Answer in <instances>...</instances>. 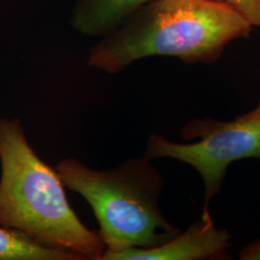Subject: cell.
Segmentation results:
<instances>
[{
	"label": "cell",
	"mask_w": 260,
	"mask_h": 260,
	"mask_svg": "<svg viewBox=\"0 0 260 260\" xmlns=\"http://www.w3.org/2000/svg\"><path fill=\"white\" fill-rule=\"evenodd\" d=\"M251 26L221 0H153L121 31L93 47L89 65L108 74L151 56L210 64Z\"/></svg>",
	"instance_id": "1"
},
{
	"label": "cell",
	"mask_w": 260,
	"mask_h": 260,
	"mask_svg": "<svg viewBox=\"0 0 260 260\" xmlns=\"http://www.w3.org/2000/svg\"><path fill=\"white\" fill-rule=\"evenodd\" d=\"M0 224L83 260H101L105 247L69 204L56 170L32 149L19 119L0 118Z\"/></svg>",
	"instance_id": "2"
},
{
	"label": "cell",
	"mask_w": 260,
	"mask_h": 260,
	"mask_svg": "<svg viewBox=\"0 0 260 260\" xmlns=\"http://www.w3.org/2000/svg\"><path fill=\"white\" fill-rule=\"evenodd\" d=\"M56 172L65 187L91 206L105 247L101 260L132 248H153L180 233L163 214L164 179L145 155L103 171L65 158Z\"/></svg>",
	"instance_id": "3"
},
{
	"label": "cell",
	"mask_w": 260,
	"mask_h": 260,
	"mask_svg": "<svg viewBox=\"0 0 260 260\" xmlns=\"http://www.w3.org/2000/svg\"><path fill=\"white\" fill-rule=\"evenodd\" d=\"M180 135L191 143H176L159 133H150L144 155L150 160L171 158L194 168L205 186L203 211L209 210L233 162L260 159V98L253 109L232 121L196 118L183 126Z\"/></svg>",
	"instance_id": "4"
},
{
	"label": "cell",
	"mask_w": 260,
	"mask_h": 260,
	"mask_svg": "<svg viewBox=\"0 0 260 260\" xmlns=\"http://www.w3.org/2000/svg\"><path fill=\"white\" fill-rule=\"evenodd\" d=\"M233 246L229 231L218 228L209 210L185 232L149 249L132 248L113 254L106 260H223L231 258L228 251Z\"/></svg>",
	"instance_id": "5"
},
{
	"label": "cell",
	"mask_w": 260,
	"mask_h": 260,
	"mask_svg": "<svg viewBox=\"0 0 260 260\" xmlns=\"http://www.w3.org/2000/svg\"><path fill=\"white\" fill-rule=\"evenodd\" d=\"M153 0H84L76 10V27L86 34H101L137 8Z\"/></svg>",
	"instance_id": "6"
},
{
	"label": "cell",
	"mask_w": 260,
	"mask_h": 260,
	"mask_svg": "<svg viewBox=\"0 0 260 260\" xmlns=\"http://www.w3.org/2000/svg\"><path fill=\"white\" fill-rule=\"evenodd\" d=\"M0 260H83L72 251L49 247L0 224Z\"/></svg>",
	"instance_id": "7"
},
{
	"label": "cell",
	"mask_w": 260,
	"mask_h": 260,
	"mask_svg": "<svg viewBox=\"0 0 260 260\" xmlns=\"http://www.w3.org/2000/svg\"><path fill=\"white\" fill-rule=\"evenodd\" d=\"M236 11L251 27L260 30V0H221Z\"/></svg>",
	"instance_id": "8"
},
{
	"label": "cell",
	"mask_w": 260,
	"mask_h": 260,
	"mask_svg": "<svg viewBox=\"0 0 260 260\" xmlns=\"http://www.w3.org/2000/svg\"><path fill=\"white\" fill-rule=\"evenodd\" d=\"M240 260H260V239L244 246L239 251Z\"/></svg>",
	"instance_id": "9"
}]
</instances>
